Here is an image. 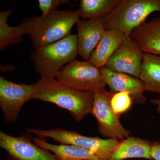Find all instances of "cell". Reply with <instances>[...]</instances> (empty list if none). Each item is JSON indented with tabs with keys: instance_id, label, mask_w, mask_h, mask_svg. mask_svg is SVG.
Masks as SVG:
<instances>
[{
	"instance_id": "23",
	"label": "cell",
	"mask_w": 160,
	"mask_h": 160,
	"mask_svg": "<svg viewBox=\"0 0 160 160\" xmlns=\"http://www.w3.org/2000/svg\"><path fill=\"white\" fill-rule=\"evenodd\" d=\"M14 69L13 66H1V70L3 72H9L13 70Z\"/></svg>"
},
{
	"instance_id": "4",
	"label": "cell",
	"mask_w": 160,
	"mask_h": 160,
	"mask_svg": "<svg viewBox=\"0 0 160 160\" xmlns=\"http://www.w3.org/2000/svg\"><path fill=\"white\" fill-rule=\"evenodd\" d=\"M155 12H160V0H121L102 19L106 30L118 29L130 36L132 30Z\"/></svg>"
},
{
	"instance_id": "21",
	"label": "cell",
	"mask_w": 160,
	"mask_h": 160,
	"mask_svg": "<svg viewBox=\"0 0 160 160\" xmlns=\"http://www.w3.org/2000/svg\"><path fill=\"white\" fill-rule=\"evenodd\" d=\"M151 156L152 160H160V142H152L151 149Z\"/></svg>"
},
{
	"instance_id": "14",
	"label": "cell",
	"mask_w": 160,
	"mask_h": 160,
	"mask_svg": "<svg viewBox=\"0 0 160 160\" xmlns=\"http://www.w3.org/2000/svg\"><path fill=\"white\" fill-rule=\"evenodd\" d=\"M125 36L118 29L106 30L87 62L99 69L105 67L112 55L122 42Z\"/></svg>"
},
{
	"instance_id": "13",
	"label": "cell",
	"mask_w": 160,
	"mask_h": 160,
	"mask_svg": "<svg viewBox=\"0 0 160 160\" xmlns=\"http://www.w3.org/2000/svg\"><path fill=\"white\" fill-rule=\"evenodd\" d=\"M130 37L144 53L160 56V17L144 22L132 30Z\"/></svg>"
},
{
	"instance_id": "10",
	"label": "cell",
	"mask_w": 160,
	"mask_h": 160,
	"mask_svg": "<svg viewBox=\"0 0 160 160\" xmlns=\"http://www.w3.org/2000/svg\"><path fill=\"white\" fill-rule=\"evenodd\" d=\"M144 53L130 36H125L119 47L105 67L115 72L130 75L139 79Z\"/></svg>"
},
{
	"instance_id": "9",
	"label": "cell",
	"mask_w": 160,
	"mask_h": 160,
	"mask_svg": "<svg viewBox=\"0 0 160 160\" xmlns=\"http://www.w3.org/2000/svg\"><path fill=\"white\" fill-rule=\"evenodd\" d=\"M31 133L12 136L0 132V146L8 153V160H58L49 150L32 142Z\"/></svg>"
},
{
	"instance_id": "12",
	"label": "cell",
	"mask_w": 160,
	"mask_h": 160,
	"mask_svg": "<svg viewBox=\"0 0 160 160\" xmlns=\"http://www.w3.org/2000/svg\"><path fill=\"white\" fill-rule=\"evenodd\" d=\"M76 24L78 55L87 62L106 29L102 19H80Z\"/></svg>"
},
{
	"instance_id": "3",
	"label": "cell",
	"mask_w": 160,
	"mask_h": 160,
	"mask_svg": "<svg viewBox=\"0 0 160 160\" xmlns=\"http://www.w3.org/2000/svg\"><path fill=\"white\" fill-rule=\"evenodd\" d=\"M78 55L77 34H71L50 45L34 49L30 60L41 78H55L65 65L75 60Z\"/></svg>"
},
{
	"instance_id": "6",
	"label": "cell",
	"mask_w": 160,
	"mask_h": 160,
	"mask_svg": "<svg viewBox=\"0 0 160 160\" xmlns=\"http://www.w3.org/2000/svg\"><path fill=\"white\" fill-rule=\"evenodd\" d=\"M55 78L63 85L76 90L93 92L106 90L107 85L101 69L86 61L74 60L66 64Z\"/></svg>"
},
{
	"instance_id": "5",
	"label": "cell",
	"mask_w": 160,
	"mask_h": 160,
	"mask_svg": "<svg viewBox=\"0 0 160 160\" xmlns=\"http://www.w3.org/2000/svg\"><path fill=\"white\" fill-rule=\"evenodd\" d=\"M27 132L37 135L38 138H51L62 145H72L87 149L104 160H109L119 143L117 140L89 137L76 132L60 128L49 130L29 129H27Z\"/></svg>"
},
{
	"instance_id": "16",
	"label": "cell",
	"mask_w": 160,
	"mask_h": 160,
	"mask_svg": "<svg viewBox=\"0 0 160 160\" xmlns=\"http://www.w3.org/2000/svg\"><path fill=\"white\" fill-rule=\"evenodd\" d=\"M139 79L145 91L156 92L160 96V56L144 53Z\"/></svg>"
},
{
	"instance_id": "1",
	"label": "cell",
	"mask_w": 160,
	"mask_h": 160,
	"mask_svg": "<svg viewBox=\"0 0 160 160\" xmlns=\"http://www.w3.org/2000/svg\"><path fill=\"white\" fill-rule=\"evenodd\" d=\"M35 84L32 99L52 103L68 110L77 122L91 114L94 92L72 89L55 78H41Z\"/></svg>"
},
{
	"instance_id": "11",
	"label": "cell",
	"mask_w": 160,
	"mask_h": 160,
	"mask_svg": "<svg viewBox=\"0 0 160 160\" xmlns=\"http://www.w3.org/2000/svg\"><path fill=\"white\" fill-rule=\"evenodd\" d=\"M100 69L103 80L109 86L110 92L113 93L127 92L130 93L133 102L146 103V98L144 95L145 87L139 79L126 73L115 72L105 67Z\"/></svg>"
},
{
	"instance_id": "8",
	"label": "cell",
	"mask_w": 160,
	"mask_h": 160,
	"mask_svg": "<svg viewBox=\"0 0 160 160\" xmlns=\"http://www.w3.org/2000/svg\"><path fill=\"white\" fill-rule=\"evenodd\" d=\"M35 87V84H18L0 77V106L6 123L17 120L23 105L32 99Z\"/></svg>"
},
{
	"instance_id": "2",
	"label": "cell",
	"mask_w": 160,
	"mask_h": 160,
	"mask_svg": "<svg viewBox=\"0 0 160 160\" xmlns=\"http://www.w3.org/2000/svg\"><path fill=\"white\" fill-rule=\"evenodd\" d=\"M80 18L78 10H57L45 16L26 18L22 23L32 46L34 49H37L70 35L72 28Z\"/></svg>"
},
{
	"instance_id": "17",
	"label": "cell",
	"mask_w": 160,
	"mask_h": 160,
	"mask_svg": "<svg viewBox=\"0 0 160 160\" xmlns=\"http://www.w3.org/2000/svg\"><path fill=\"white\" fill-rule=\"evenodd\" d=\"M121 0H81L78 9L83 19H102L118 5Z\"/></svg>"
},
{
	"instance_id": "7",
	"label": "cell",
	"mask_w": 160,
	"mask_h": 160,
	"mask_svg": "<svg viewBox=\"0 0 160 160\" xmlns=\"http://www.w3.org/2000/svg\"><path fill=\"white\" fill-rule=\"evenodd\" d=\"M114 93L106 90L94 92L91 114L96 119L98 130L103 136L122 141L129 137L130 132L123 127L119 116L112 109L110 100Z\"/></svg>"
},
{
	"instance_id": "18",
	"label": "cell",
	"mask_w": 160,
	"mask_h": 160,
	"mask_svg": "<svg viewBox=\"0 0 160 160\" xmlns=\"http://www.w3.org/2000/svg\"><path fill=\"white\" fill-rule=\"evenodd\" d=\"M13 10L9 9L0 12V50H5L6 47L22 42L23 35L26 34L22 23L16 27H11L7 24V19Z\"/></svg>"
},
{
	"instance_id": "20",
	"label": "cell",
	"mask_w": 160,
	"mask_h": 160,
	"mask_svg": "<svg viewBox=\"0 0 160 160\" xmlns=\"http://www.w3.org/2000/svg\"><path fill=\"white\" fill-rule=\"evenodd\" d=\"M39 8L42 12V16H45L50 12L58 10L60 5H68L71 4L69 0H39Z\"/></svg>"
},
{
	"instance_id": "19",
	"label": "cell",
	"mask_w": 160,
	"mask_h": 160,
	"mask_svg": "<svg viewBox=\"0 0 160 160\" xmlns=\"http://www.w3.org/2000/svg\"><path fill=\"white\" fill-rule=\"evenodd\" d=\"M133 102L130 93L127 92L114 93L110 100L112 109L118 116L129 110Z\"/></svg>"
},
{
	"instance_id": "22",
	"label": "cell",
	"mask_w": 160,
	"mask_h": 160,
	"mask_svg": "<svg viewBox=\"0 0 160 160\" xmlns=\"http://www.w3.org/2000/svg\"><path fill=\"white\" fill-rule=\"evenodd\" d=\"M150 102L153 105L157 106V112L160 114V98L153 99L150 100Z\"/></svg>"
},
{
	"instance_id": "15",
	"label": "cell",
	"mask_w": 160,
	"mask_h": 160,
	"mask_svg": "<svg viewBox=\"0 0 160 160\" xmlns=\"http://www.w3.org/2000/svg\"><path fill=\"white\" fill-rule=\"evenodd\" d=\"M152 142L140 138L129 137L119 142L109 160H123L131 158H143L152 160Z\"/></svg>"
}]
</instances>
